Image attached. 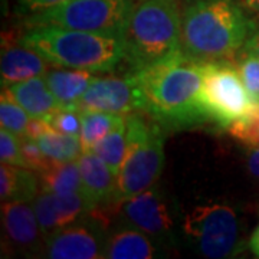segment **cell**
Masks as SVG:
<instances>
[{
  "label": "cell",
  "mask_w": 259,
  "mask_h": 259,
  "mask_svg": "<svg viewBox=\"0 0 259 259\" xmlns=\"http://www.w3.org/2000/svg\"><path fill=\"white\" fill-rule=\"evenodd\" d=\"M144 101V112L166 128H189L207 120L202 104L203 62L183 52L133 71Z\"/></svg>",
  "instance_id": "1"
},
{
  "label": "cell",
  "mask_w": 259,
  "mask_h": 259,
  "mask_svg": "<svg viewBox=\"0 0 259 259\" xmlns=\"http://www.w3.org/2000/svg\"><path fill=\"white\" fill-rule=\"evenodd\" d=\"M255 32L238 0H194L182 15V52L199 62L229 61Z\"/></svg>",
  "instance_id": "2"
},
{
  "label": "cell",
  "mask_w": 259,
  "mask_h": 259,
  "mask_svg": "<svg viewBox=\"0 0 259 259\" xmlns=\"http://www.w3.org/2000/svg\"><path fill=\"white\" fill-rule=\"evenodd\" d=\"M20 44L33 49L54 66L93 74L111 72L125 61L124 37L52 25L30 28L20 37Z\"/></svg>",
  "instance_id": "3"
},
{
  "label": "cell",
  "mask_w": 259,
  "mask_h": 259,
  "mask_svg": "<svg viewBox=\"0 0 259 259\" xmlns=\"http://www.w3.org/2000/svg\"><path fill=\"white\" fill-rule=\"evenodd\" d=\"M125 61L140 71L182 52V13L176 0H139L124 33Z\"/></svg>",
  "instance_id": "4"
},
{
  "label": "cell",
  "mask_w": 259,
  "mask_h": 259,
  "mask_svg": "<svg viewBox=\"0 0 259 259\" xmlns=\"http://www.w3.org/2000/svg\"><path fill=\"white\" fill-rule=\"evenodd\" d=\"M163 166V125L154 118L146 120L136 112L127 115V153L117 176L114 202L130 199L156 185Z\"/></svg>",
  "instance_id": "5"
},
{
  "label": "cell",
  "mask_w": 259,
  "mask_h": 259,
  "mask_svg": "<svg viewBox=\"0 0 259 259\" xmlns=\"http://www.w3.org/2000/svg\"><path fill=\"white\" fill-rule=\"evenodd\" d=\"M139 0H69L59 6L37 12L26 19L29 29L61 26L124 37L130 16Z\"/></svg>",
  "instance_id": "6"
},
{
  "label": "cell",
  "mask_w": 259,
  "mask_h": 259,
  "mask_svg": "<svg viewBox=\"0 0 259 259\" xmlns=\"http://www.w3.org/2000/svg\"><path fill=\"white\" fill-rule=\"evenodd\" d=\"M183 229L204 258H232L242 250L239 218L229 204L209 203L194 207L185 218Z\"/></svg>",
  "instance_id": "7"
},
{
  "label": "cell",
  "mask_w": 259,
  "mask_h": 259,
  "mask_svg": "<svg viewBox=\"0 0 259 259\" xmlns=\"http://www.w3.org/2000/svg\"><path fill=\"white\" fill-rule=\"evenodd\" d=\"M253 102L243 85L238 65L231 61L203 62L202 104L210 122L228 130Z\"/></svg>",
  "instance_id": "8"
},
{
  "label": "cell",
  "mask_w": 259,
  "mask_h": 259,
  "mask_svg": "<svg viewBox=\"0 0 259 259\" xmlns=\"http://www.w3.org/2000/svg\"><path fill=\"white\" fill-rule=\"evenodd\" d=\"M114 207L117 221L147 233L161 248L175 245L173 219L166 199L156 185L130 199L114 202Z\"/></svg>",
  "instance_id": "9"
},
{
  "label": "cell",
  "mask_w": 259,
  "mask_h": 259,
  "mask_svg": "<svg viewBox=\"0 0 259 259\" xmlns=\"http://www.w3.org/2000/svg\"><path fill=\"white\" fill-rule=\"evenodd\" d=\"M108 226L93 212L47 238L45 256L52 259L102 258Z\"/></svg>",
  "instance_id": "10"
},
{
  "label": "cell",
  "mask_w": 259,
  "mask_h": 259,
  "mask_svg": "<svg viewBox=\"0 0 259 259\" xmlns=\"http://www.w3.org/2000/svg\"><path fill=\"white\" fill-rule=\"evenodd\" d=\"M78 111H104L130 115L144 111L143 94L134 72L124 76L94 78L76 105Z\"/></svg>",
  "instance_id": "11"
},
{
  "label": "cell",
  "mask_w": 259,
  "mask_h": 259,
  "mask_svg": "<svg viewBox=\"0 0 259 259\" xmlns=\"http://www.w3.org/2000/svg\"><path fill=\"white\" fill-rule=\"evenodd\" d=\"M2 228L9 252L22 256H45L47 239L39 226L32 202H3Z\"/></svg>",
  "instance_id": "12"
},
{
  "label": "cell",
  "mask_w": 259,
  "mask_h": 259,
  "mask_svg": "<svg viewBox=\"0 0 259 259\" xmlns=\"http://www.w3.org/2000/svg\"><path fill=\"white\" fill-rule=\"evenodd\" d=\"M32 206L45 239L66 225L79 221L95 207L83 194H56L47 192H39Z\"/></svg>",
  "instance_id": "13"
},
{
  "label": "cell",
  "mask_w": 259,
  "mask_h": 259,
  "mask_svg": "<svg viewBox=\"0 0 259 259\" xmlns=\"http://www.w3.org/2000/svg\"><path fill=\"white\" fill-rule=\"evenodd\" d=\"M161 246L147 233L128 223L115 221L110 226L104 245V259H153L157 258Z\"/></svg>",
  "instance_id": "14"
},
{
  "label": "cell",
  "mask_w": 259,
  "mask_h": 259,
  "mask_svg": "<svg viewBox=\"0 0 259 259\" xmlns=\"http://www.w3.org/2000/svg\"><path fill=\"white\" fill-rule=\"evenodd\" d=\"M49 62L33 49L20 44H10L6 40L2 45L0 76L2 87L22 82L35 76H42L49 71Z\"/></svg>",
  "instance_id": "15"
},
{
  "label": "cell",
  "mask_w": 259,
  "mask_h": 259,
  "mask_svg": "<svg viewBox=\"0 0 259 259\" xmlns=\"http://www.w3.org/2000/svg\"><path fill=\"white\" fill-rule=\"evenodd\" d=\"M81 180H82L83 196L94 204H107L114 202L117 176L93 150H85L76 160Z\"/></svg>",
  "instance_id": "16"
},
{
  "label": "cell",
  "mask_w": 259,
  "mask_h": 259,
  "mask_svg": "<svg viewBox=\"0 0 259 259\" xmlns=\"http://www.w3.org/2000/svg\"><path fill=\"white\" fill-rule=\"evenodd\" d=\"M2 94L19 104L30 117L48 120L52 114L61 110V105L49 90L44 75L5 87Z\"/></svg>",
  "instance_id": "17"
},
{
  "label": "cell",
  "mask_w": 259,
  "mask_h": 259,
  "mask_svg": "<svg viewBox=\"0 0 259 259\" xmlns=\"http://www.w3.org/2000/svg\"><path fill=\"white\" fill-rule=\"evenodd\" d=\"M49 90L55 95L61 108L64 110H76V105L82 98L85 91L94 81L93 72L81 69H49L44 75Z\"/></svg>",
  "instance_id": "18"
},
{
  "label": "cell",
  "mask_w": 259,
  "mask_h": 259,
  "mask_svg": "<svg viewBox=\"0 0 259 259\" xmlns=\"http://www.w3.org/2000/svg\"><path fill=\"white\" fill-rule=\"evenodd\" d=\"M26 167L5 164L0 166V197L2 202L22 200L33 202L40 192L39 176Z\"/></svg>",
  "instance_id": "19"
},
{
  "label": "cell",
  "mask_w": 259,
  "mask_h": 259,
  "mask_svg": "<svg viewBox=\"0 0 259 259\" xmlns=\"http://www.w3.org/2000/svg\"><path fill=\"white\" fill-rule=\"evenodd\" d=\"M40 192L56 194H83L81 171L76 161H52L39 175Z\"/></svg>",
  "instance_id": "20"
},
{
  "label": "cell",
  "mask_w": 259,
  "mask_h": 259,
  "mask_svg": "<svg viewBox=\"0 0 259 259\" xmlns=\"http://www.w3.org/2000/svg\"><path fill=\"white\" fill-rule=\"evenodd\" d=\"M81 114V143L83 151L91 148L112 130L125 124L127 117L104 111H79Z\"/></svg>",
  "instance_id": "21"
},
{
  "label": "cell",
  "mask_w": 259,
  "mask_h": 259,
  "mask_svg": "<svg viewBox=\"0 0 259 259\" xmlns=\"http://www.w3.org/2000/svg\"><path fill=\"white\" fill-rule=\"evenodd\" d=\"M48 157L54 161H76L83 147L79 136H71L51 128L36 140Z\"/></svg>",
  "instance_id": "22"
},
{
  "label": "cell",
  "mask_w": 259,
  "mask_h": 259,
  "mask_svg": "<svg viewBox=\"0 0 259 259\" xmlns=\"http://www.w3.org/2000/svg\"><path fill=\"white\" fill-rule=\"evenodd\" d=\"M91 150L107 163L115 176H118L127 153V121L102 137Z\"/></svg>",
  "instance_id": "23"
},
{
  "label": "cell",
  "mask_w": 259,
  "mask_h": 259,
  "mask_svg": "<svg viewBox=\"0 0 259 259\" xmlns=\"http://www.w3.org/2000/svg\"><path fill=\"white\" fill-rule=\"evenodd\" d=\"M232 137L248 147H259V102H253L241 118L228 128Z\"/></svg>",
  "instance_id": "24"
},
{
  "label": "cell",
  "mask_w": 259,
  "mask_h": 259,
  "mask_svg": "<svg viewBox=\"0 0 259 259\" xmlns=\"http://www.w3.org/2000/svg\"><path fill=\"white\" fill-rule=\"evenodd\" d=\"M30 120V115L25 111L19 104L10 100L5 94H2L0 100V122L2 128L9 130L10 133L16 134L18 137H25L26 127Z\"/></svg>",
  "instance_id": "25"
},
{
  "label": "cell",
  "mask_w": 259,
  "mask_h": 259,
  "mask_svg": "<svg viewBox=\"0 0 259 259\" xmlns=\"http://www.w3.org/2000/svg\"><path fill=\"white\" fill-rule=\"evenodd\" d=\"M239 58L241 59L238 62V69L243 85L250 95L252 101L259 102V58L245 48Z\"/></svg>",
  "instance_id": "26"
},
{
  "label": "cell",
  "mask_w": 259,
  "mask_h": 259,
  "mask_svg": "<svg viewBox=\"0 0 259 259\" xmlns=\"http://www.w3.org/2000/svg\"><path fill=\"white\" fill-rule=\"evenodd\" d=\"M0 160L5 164L26 167L22 156L20 137L5 128L0 130Z\"/></svg>",
  "instance_id": "27"
},
{
  "label": "cell",
  "mask_w": 259,
  "mask_h": 259,
  "mask_svg": "<svg viewBox=\"0 0 259 259\" xmlns=\"http://www.w3.org/2000/svg\"><path fill=\"white\" fill-rule=\"evenodd\" d=\"M20 147H22V156H23L26 167L36 171V173L44 171L54 161L52 158H49L44 153V150L37 144L36 140L22 137L20 139Z\"/></svg>",
  "instance_id": "28"
},
{
  "label": "cell",
  "mask_w": 259,
  "mask_h": 259,
  "mask_svg": "<svg viewBox=\"0 0 259 259\" xmlns=\"http://www.w3.org/2000/svg\"><path fill=\"white\" fill-rule=\"evenodd\" d=\"M51 127L59 133L71 134V136H81V114L75 110H58L49 118Z\"/></svg>",
  "instance_id": "29"
},
{
  "label": "cell",
  "mask_w": 259,
  "mask_h": 259,
  "mask_svg": "<svg viewBox=\"0 0 259 259\" xmlns=\"http://www.w3.org/2000/svg\"><path fill=\"white\" fill-rule=\"evenodd\" d=\"M20 9L23 10L25 13H37V12H44V10L51 9L59 6L62 3H66L69 0H18Z\"/></svg>",
  "instance_id": "30"
},
{
  "label": "cell",
  "mask_w": 259,
  "mask_h": 259,
  "mask_svg": "<svg viewBox=\"0 0 259 259\" xmlns=\"http://www.w3.org/2000/svg\"><path fill=\"white\" fill-rule=\"evenodd\" d=\"M52 128L49 121L45 118H36V117H30V120L28 122V127H26V133H25V137L32 140H37L40 136H44L47 131Z\"/></svg>",
  "instance_id": "31"
},
{
  "label": "cell",
  "mask_w": 259,
  "mask_h": 259,
  "mask_svg": "<svg viewBox=\"0 0 259 259\" xmlns=\"http://www.w3.org/2000/svg\"><path fill=\"white\" fill-rule=\"evenodd\" d=\"M246 167L253 177L259 179V147H250L246 153Z\"/></svg>",
  "instance_id": "32"
},
{
  "label": "cell",
  "mask_w": 259,
  "mask_h": 259,
  "mask_svg": "<svg viewBox=\"0 0 259 259\" xmlns=\"http://www.w3.org/2000/svg\"><path fill=\"white\" fill-rule=\"evenodd\" d=\"M238 3L255 20V23L259 22V0H238Z\"/></svg>",
  "instance_id": "33"
},
{
  "label": "cell",
  "mask_w": 259,
  "mask_h": 259,
  "mask_svg": "<svg viewBox=\"0 0 259 259\" xmlns=\"http://www.w3.org/2000/svg\"><path fill=\"white\" fill-rule=\"evenodd\" d=\"M248 245H249L250 252H252L256 258H259V225L255 228V231L252 232Z\"/></svg>",
  "instance_id": "34"
},
{
  "label": "cell",
  "mask_w": 259,
  "mask_h": 259,
  "mask_svg": "<svg viewBox=\"0 0 259 259\" xmlns=\"http://www.w3.org/2000/svg\"><path fill=\"white\" fill-rule=\"evenodd\" d=\"M245 49H249L250 52H253L259 58V32H255L252 36L248 39Z\"/></svg>",
  "instance_id": "35"
}]
</instances>
